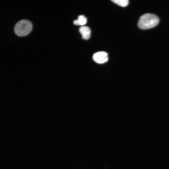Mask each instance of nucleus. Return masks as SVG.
<instances>
[{
  "label": "nucleus",
  "mask_w": 169,
  "mask_h": 169,
  "mask_svg": "<svg viewBox=\"0 0 169 169\" xmlns=\"http://www.w3.org/2000/svg\"><path fill=\"white\" fill-rule=\"evenodd\" d=\"M159 22V18L157 16L152 13H147L140 17L137 26L141 29H147L156 26Z\"/></svg>",
  "instance_id": "1"
},
{
  "label": "nucleus",
  "mask_w": 169,
  "mask_h": 169,
  "mask_svg": "<svg viewBox=\"0 0 169 169\" xmlns=\"http://www.w3.org/2000/svg\"><path fill=\"white\" fill-rule=\"evenodd\" d=\"M32 28V25L30 22L27 20H22L15 24L14 31L16 35L22 37L28 34Z\"/></svg>",
  "instance_id": "2"
},
{
  "label": "nucleus",
  "mask_w": 169,
  "mask_h": 169,
  "mask_svg": "<svg viewBox=\"0 0 169 169\" xmlns=\"http://www.w3.org/2000/svg\"><path fill=\"white\" fill-rule=\"evenodd\" d=\"M93 59L97 63H104L107 61L108 60V54L106 52L104 51L97 52L93 54Z\"/></svg>",
  "instance_id": "3"
},
{
  "label": "nucleus",
  "mask_w": 169,
  "mask_h": 169,
  "mask_svg": "<svg viewBox=\"0 0 169 169\" xmlns=\"http://www.w3.org/2000/svg\"><path fill=\"white\" fill-rule=\"evenodd\" d=\"M79 31L81 34L82 38L85 40L89 39L90 37L91 30L87 26H83L80 27Z\"/></svg>",
  "instance_id": "4"
},
{
  "label": "nucleus",
  "mask_w": 169,
  "mask_h": 169,
  "mask_svg": "<svg viewBox=\"0 0 169 169\" xmlns=\"http://www.w3.org/2000/svg\"><path fill=\"white\" fill-rule=\"evenodd\" d=\"M73 23L75 25L83 26L86 23L87 18L83 15H79L78 17V19L74 20Z\"/></svg>",
  "instance_id": "5"
},
{
  "label": "nucleus",
  "mask_w": 169,
  "mask_h": 169,
  "mask_svg": "<svg viewBox=\"0 0 169 169\" xmlns=\"http://www.w3.org/2000/svg\"><path fill=\"white\" fill-rule=\"evenodd\" d=\"M111 1L122 7L126 6L129 3V1L128 0H112Z\"/></svg>",
  "instance_id": "6"
}]
</instances>
